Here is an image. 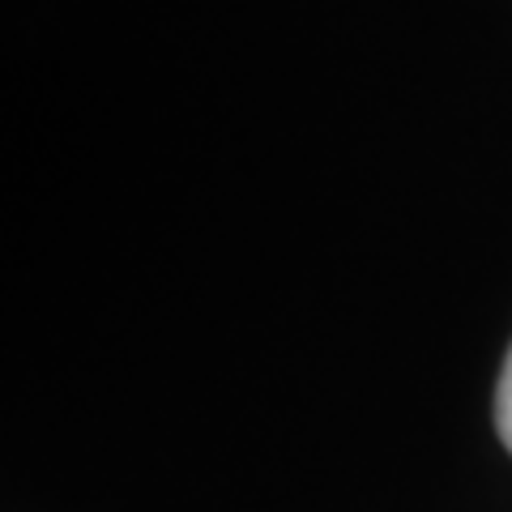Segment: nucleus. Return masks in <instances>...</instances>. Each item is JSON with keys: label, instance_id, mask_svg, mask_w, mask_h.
Returning a JSON list of instances; mask_svg holds the SVG:
<instances>
[{"label": "nucleus", "instance_id": "f257e3e1", "mask_svg": "<svg viewBox=\"0 0 512 512\" xmlns=\"http://www.w3.org/2000/svg\"><path fill=\"white\" fill-rule=\"evenodd\" d=\"M495 427H500V440L512 453V350L504 359V376H500V393H495Z\"/></svg>", "mask_w": 512, "mask_h": 512}]
</instances>
